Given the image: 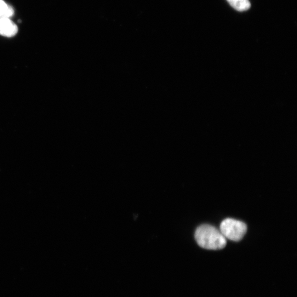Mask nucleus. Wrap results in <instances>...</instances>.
Returning <instances> with one entry per match:
<instances>
[{"label": "nucleus", "instance_id": "2", "mask_svg": "<svg viewBox=\"0 0 297 297\" xmlns=\"http://www.w3.org/2000/svg\"><path fill=\"white\" fill-rule=\"evenodd\" d=\"M220 228L224 237L235 242L241 241L247 230V225L244 222L233 219L223 220Z\"/></svg>", "mask_w": 297, "mask_h": 297}, {"label": "nucleus", "instance_id": "5", "mask_svg": "<svg viewBox=\"0 0 297 297\" xmlns=\"http://www.w3.org/2000/svg\"><path fill=\"white\" fill-rule=\"evenodd\" d=\"M14 13V10L11 6L7 5L3 0H0V18H9L13 15Z\"/></svg>", "mask_w": 297, "mask_h": 297}, {"label": "nucleus", "instance_id": "1", "mask_svg": "<svg viewBox=\"0 0 297 297\" xmlns=\"http://www.w3.org/2000/svg\"><path fill=\"white\" fill-rule=\"evenodd\" d=\"M195 238L200 247L206 249H222L227 243L220 231L209 224L199 226L195 231Z\"/></svg>", "mask_w": 297, "mask_h": 297}, {"label": "nucleus", "instance_id": "3", "mask_svg": "<svg viewBox=\"0 0 297 297\" xmlns=\"http://www.w3.org/2000/svg\"><path fill=\"white\" fill-rule=\"evenodd\" d=\"M18 28L9 18H0V35L11 38L16 35Z\"/></svg>", "mask_w": 297, "mask_h": 297}, {"label": "nucleus", "instance_id": "4", "mask_svg": "<svg viewBox=\"0 0 297 297\" xmlns=\"http://www.w3.org/2000/svg\"><path fill=\"white\" fill-rule=\"evenodd\" d=\"M227 2L234 9L238 11H247L250 7L249 0H227Z\"/></svg>", "mask_w": 297, "mask_h": 297}]
</instances>
